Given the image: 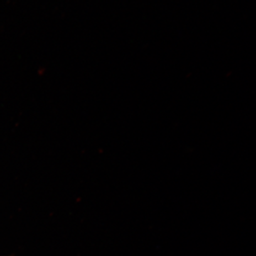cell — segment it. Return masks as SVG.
Segmentation results:
<instances>
[]
</instances>
